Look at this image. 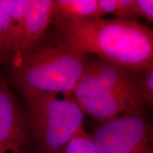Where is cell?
<instances>
[{
    "instance_id": "cell-7",
    "label": "cell",
    "mask_w": 153,
    "mask_h": 153,
    "mask_svg": "<svg viewBox=\"0 0 153 153\" xmlns=\"http://www.w3.org/2000/svg\"><path fill=\"white\" fill-rule=\"evenodd\" d=\"M53 5L52 0H32L25 16L18 45L11 57L13 68L18 66L23 57L41 43L53 22Z\"/></svg>"
},
{
    "instance_id": "cell-15",
    "label": "cell",
    "mask_w": 153,
    "mask_h": 153,
    "mask_svg": "<svg viewBox=\"0 0 153 153\" xmlns=\"http://www.w3.org/2000/svg\"><path fill=\"white\" fill-rule=\"evenodd\" d=\"M0 153H7V152H4V151H1V150H0Z\"/></svg>"
},
{
    "instance_id": "cell-11",
    "label": "cell",
    "mask_w": 153,
    "mask_h": 153,
    "mask_svg": "<svg viewBox=\"0 0 153 153\" xmlns=\"http://www.w3.org/2000/svg\"><path fill=\"white\" fill-rule=\"evenodd\" d=\"M32 0H14L11 11L9 27V38L11 48V57L18 45L22 31L25 16Z\"/></svg>"
},
{
    "instance_id": "cell-5",
    "label": "cell",
    "mask_w": 153,
    "mask_h": 153,
    "mask_svg": "<svg viewBox=\"0 0 153 153\" xmlns=\"http://www.w3.org/2000/svg\"><path fill=\"white\" fill-rule=\"evenodd\" d=\"M72 95L84 114L99 122L138 111L142 108L101 85L87 69Z\"/></svg>"
},
{
    "instance_id": "cell-2",
    "label": "cell",
    "mask_w": 153,
    "mask_h": 153,
    "mask_svg": "<svg viewBox=\"0 0 153 153\" xmlns=\"http://www.w3.org/2000/svg\"><path fill=\"white\" fill-rule=\"evenodd\" d=\"M86 54L55 43L37 45L13 68L11 79L24 94L41 91L71 96L89 66Z\"/></svg>"
},
{
    "instance_id": "cell-6",
    "label": "cell",
    "mask_w": 153,
    "mask_h": 153,
    "mask_svg": "<svg viewBox=\"0 0 153 153\" xmlns=\"http://www.w3.org/2000/svg\"><path fill=\"white\" fill-rule=\"evenodd\" d=\"M28 128L17 106L16 97L7 84L0 79V150L28 153Z\"/></svg>"
},
{
    "instance_id": "cell-12",
    "label": "cell",
    "mask_w": 153,
    "mask_h": 153,
    "mask_svg": "<svg viewBox=\"0 0 153 153\" xmlns=\"http://www.w3.org/2000/svg\"><path fill=\"white\" fill-rule=\"evenodd\" d=\"M59 153H101L91 135L80 128Z\"/></svg>"
},
{
    "instance_id": "cell-13",
    "label": "cell",
    "mask_w": 153,
    "mask_h": 153,
    "mask_svg": "<svg viewBox=\"0 0 153 153\" xmlns=\"http://www.w3.org/2000/svg\"><path fill=\"white\" fill-rule=\"evenodd\" d=\"M144 77L141 79V94L144 102L153 106V65L145 70Z\"/></svg>"
},
{
    "instance_id": "cell-14",
    "label": "cell",
    "mask_w": 153,
    "mask_h": 153,
    "mask_svg": "<svg viewBox=\"0 0 153 153\" xmlns=\"http://www.w3.org/2000/svg\"><path fill=\"white\" fill-rule=\"evenodd\" d=\"M135 9L139 16H143L148 22H153L152 0H135Z\"/></svg>"
},
{
    "instance_id": "cell-8",
    "label": "cell",
    "mask_w": 153,
    "mask_h": 153,
    "mask_svg": "<svg viewBox=\"0 0 153 153\" xmlns=\"http://www.w3.org/2000/svg\"><path fill=\"white\" fill-rule=\"evenodd\" d=\"M87 71L101 85L116 94L140 107L144 104L141 94V80L137 79L133 70L107 61L101 60L89 63Z\"/></svg>"
},
{
    "instance_id": "cell-4",
    "label": "cell",
    "mask_w": 153,
    "mask_h": 153,
    "mask_svg": "<svg viewBox=\"0 0 153 153\" xmlns=\"http://www.w3.org/2000/svg\"><path fill=\"white\" fill-rule=\"evenodd\" d=\"M140 111L101 122L91 137L101 153H153L152 126Z\"/></svg>"
},
{
    "instance_id": "cell-1",
    "label": "cell",
    "mask_w": 153,
    "mask_h": 153,
    "mask_svg": "<svg viewBox=\"0 0 153 153\" xmlns=\"http://www.w3.org/2000/svg\"><path fill=\"white\" fill-rule=\"evenodd\" d=\"M55 43L133 70L153 65V32L137 21L118 18L55 23Z\"/></svg>"
},
{
    "instance_id": "cell-10",
    "label": "cell",
    "mask_w": 153,
    "mask_h": 153,
    "mask_svg": "<svg viewBox=\"0 0 153 153\" xmlns=\"http://www.w3.org/2000/svg\"><path fill=\"white\" fill-rule=\"evenodd\" d=\"M14 0H0V64L11 60L9 27Z\"/></svg>"
},
{
    "instance_id": "cell-9",
    "label": "cell",
    "mask_w": 153,
    "mask_h": 153,
    "mask_svg": "<svg viewBox=\"0 0 153 153\" xmlns=\"http://www.w3.org/2000/svg\"><path fill=\"white\" fill-rule=\"evenodd\" d=\"M54 1L53 21L55 23L68 20L99 19L105 16L97 0H56Z\"/></svg>"
},
{
    "instance_id": "cell-3",
    "label": "cell",
    "mask_w": 153,
    "mask_h": 153,
    "mask_svg": "<svg viewBox=\"0 0 153 153\" xmlns=\"http://www.w3.org/2000/svg\"><path fill=\"white\" fill-rule=\"evenodd\" d=\"M28 121L41 153H59L81 128L85 114L74 97L59 99L57 94L35 91L24 94Z\"/></svg>"
}]
</instances>
